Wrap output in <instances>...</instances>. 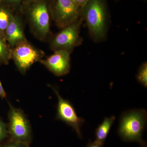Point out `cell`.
I'll list each match as a JSON object with an SVG mask.
<instances>
[{
  "instance_id": "cell-1",
  "label": "cell",
  "mask_w": 147,
  "mask_h": 147,
  "mask_svg": "<svg viewBox=\"0 0 147 147\" xmlns=\"http://www.w3.org/2000/svg\"><path fill=\"white\" fill-rule=\"evenodd\" d=\"M82 17L94 41L100 42L105 39L108 17L105 0H89L82 8Z\"/></svg>"
},
{
  "instance_id": "cell-2",
  "label": "cell",
  "mask_w": 147,
  "mask_h": 147,
  "mask_svg": "<svg viewBox=\"0 0 147 147\" xmlns=\"http://www.w3.org/2000/svg\"><path fill=\"white\" fill-rule=\"evenodd\" d=\"M144 109H133L124 112L120 117L118 133L124 142L146 143L142 139L147 123Z\"/></svg>"
},
{
  "instance_id": "cell-3",
  "label": "cell",
  "mask_w": 147,
  "mask_h": 147,
  "mask_svg": "<svg viewBox=\"0 0 147 147\" xmlns=\"http://www.w3.org/2000/svg\"><path fill=\"white\" fill-rule=\"evenodd\" d=\"M8 124L9 140L30 145L32 141V131L30 121L21 109L9 103Z\"/></svg>"
},
{
  "instance_id": "cell-4",
  "label": "cell",
  "mask_w": 147,
  "mask_h": 147,
  "mask_svg": "<svg viewBox=\"0 0 147 147\" xmlns=\"http://www.w3.org/2000/svg\"><path fill=\"white\" fill-rule=\"evenodd\" d=\"M83 19L82 16L77 21L65 27L55 35L50 42V48L54 51L65 50L71 53L75 47L82 44L80 29Z\"/></svg>"
},
{
  "instance_id": "cell-5",
  "label": "cell",
  "mask_w": 147,
  "mask_h": 147,
  "mask_svg": "<svg viewBox=\"0 0 147 147\" xmlns=\"http://www.w3.org/2000/svg\"><path fill=\"white\" fill-rule=\"evenodd\" d=\"M52 16L57 26L63 29L82 16V8L73 0H53Z\"/></svg>"
},
{
  "instance_id": "cell-6",
  "label": "cell",
  "mask_w": 147,
  "mask_h": 147,
  "mask_svg": "<svg viewBox=\"0 0 147 147\" xmlns=\"http://www.w3.org/2000/svg\"><path fill=\"white\" fill-rule=\"evenodd\" d=\"M31 7L29 18L35 34L39 39L46 38L50 30V16L47 4L43 0H36Z\"/></svg>"
},
{
  "instance_id": "cell-7",
  "label": "cell",
  "mask_w": 147,
  "mask_h": 147,
  "mask_svg": "<svg viewBox=\"0 0 147 147\" xmlns=\"http://www.w3.org/2000/svg\"><path fill=\"white\" fill-rule=\"evenodd\" d=\"M44 55V52L32 46L26 40L12 48L11 59L18 70L24 74L33 64L42 59Z\"/></svg>"
},
{
  "instance_id": "cell-8",
  "label": "cell",
  "mask_w": 147,
  "mask_h": 147,
  "mask_svg": "<svg viewBox=\"0 0 147 147\" xmlns=\"http://www.w3.org/2000/svg\"><path fill=\"white\" fill-rule=\"evenodd\" d=\"M50 87L57 96L58 101L57 107V119L64 122L76 131L79 138H82L81 128L85 120L77 116L73 105L70 101L62 97L57 90L54 87Z\"/></svg>"
},
{
  "instance_id": "cell-9",
  "label": "cell",
  "mask_w": 147,
  "mask_h": 147,
  "mask_svg": "<svg viewBox=\"0 0 147 147\" xmlns=\"http://www.w3.org/2000/svg\"><path fill=\"white\" fill-rule=\"evenodd\" d=\"M54 54L40 62L55 76H64L70 70V53L65 50L54 51Z\"/></svg>"
},
{
  "instance_id": "cell-10",
  "label": "cell",
  "mask_w": 147,
  "mask_h": 147,
  "mask_svg": "<svg viewBox=\"0 0 147 147\" xmlns=\"http://www.w3.org/2000/svg\"><path fill=\"white\" fill-rule=\"evenodd\" d=\"M5 40L12 49L17 44L26 41L20 19L13 15L5 32Z\"/></svg>"
},
{
  "instance_id": "cell-11",
  "label": "cell",
  "mask_w": 147,
  "mask_h": 147,
  "mask_svg": "<svg viewBox=\"0 0 147 147\" xmlns=\"http://www.w3.org/2000/svg\"><path fill=\"white\" fill-rule=\"evenodd\" d=\"M115 120V116L104 119L102 123L96 129V141L103 145Z\"/></svg>"
},
{
  "instance_id": "cell-12",
  "label": "cell",
  "mask_w": 147,
  "mask_h": 147,
  "mask_svg": "<svg viewBox=\"0 0 147 147\" xmlns=\"http://www.w3.org/2000/svg\"><path fill=\"white\" fill-rule=\"evenodd\" d=\"M0 4V36L5 40V32L13 15L8 9Z\"/></svg>"
},
{
  "instance_id": "cell-13",
  "label": "cell",
  "mask_w": 147,
  "mask_h": 147,
  "mask_svg": "<svg viewBox=\"0 0 147 147\" xmlns=\"http://www.w3.org/2000/svg\"><path fill=\"white\" fill-rule=\"evenodd\" d=\"M12 49L5 39L0 36V65L8 64L11 59Z\"/></svg>"
},
{
  "instance_id": "cell-14",
  "label": "cell",
  "mask_w": 147,
  "mask_h": 147,
  "mask_svg": "<svg viewBox=\"0 0 147 147\" xmlns=\"http://www.w3.org/2000/svg\"><path fill=\"white\" fill-rule=\"evenodd\" d=\"M137 79L138 82L142 86L147 88V63L144 62L139 67L137 73Z\"/></svg>"
},
{
  "instance_id": "cell-15",
  "label": "cell",
  "mask_w": 147,
  "mask_h": 147,
  "mask_svg": "<svg viewBox=\"0 0 147 147\" xmlns=\"http://www.w3.org/2000/svg\"><path fill=\"white\" fill-rule=\"evenodd\" d=\"M8 137L7 125L0 119V144Z\"/></svg>"
},
{
  "instance_id": "cell-16",
  "label": "cell",
  "mask_w": 147,
  "mask_h": 147,
  "mask_svg": "<svg viewBox=\"0 0 147 147\" xmlns=\"http://www.w3.org/2000/svg\"><path fill=\"white\" fill-rule=\"evenodd\" d=\"M0 147H30V145L21 142L9 140L7 142L0 144Z\"/></svg>"
},
{
  "instance_id": "cell-17",
  "label": "cell",
  "mask_w": 147,
  "mask_h": 147,
  "mask_svg": "<svg viewBox=\"0 0 147 147\" xmlns=\"http://www.w3.org/2000/svg\"><path fill=\"white\" fill-rule=\"evenodd\" d=\"M102 146L103 145L96 141H95L94 142H92V141H90L86 147H102Z\"/></svg>"
},
{
  "instance_id": "cell-18",
  "label": "cell",
  "mask_w": 147,
  "mask_h": 147,
  "mask_svg": "<svg viewBox=\"0 0 147 147\" xmlns=\"http://www.w3.org/2000/svg\"><path fill=\"white\" fill-rule=\"evenodd\" d=\"M73 1L77 5L82 8L89 0H73Z\"/></svg>"
},
{
  "instance_id": "cell-19",
  "label": "cell",
  "mask_w": 147,
  "mask_h": 147,
  "mask_svg": "<svg viewBox=\"0 0 147 147\" xmlns=\"http://www.w3.org/2000/svg\"><path fill=\"white\" fill-rule=\"evenodd\" d=\"M6 96V93L3 86L1 82L0 81V97L3 99V98H5Z\"/></svg>"
},
{
  "instance_id": "cell-20",
  "label": "cell",
  "mask_w": 147,
  "mask_h": 147,
  "mask_svg": "<svg viewBox=\"0 0 147 147\" xmlns=\"http://www.w3.org/2000/svg\"><path fill=\"white\" fill-rule=\"evenodd\" d=\"M22 1V0H3V3L4 2H7L11 3L18 4L20 3Z\"/></svg>"
},
{
  "instance_id": "cell-21",
  "label": "cell",
  "mask_w": 147,
  "mask_h": 147,
  "mask_svg": "<svg viewBox=\"0 0 147 147\" xmlns=\"http://www.w3.org/2000/svg\"><path fill=\"white\" fill-rule=\"evenodd\" d=\"M24 1L26 2V3L31 2L34 1H36V0H23Z\"/></svg>"
},
{
  "instance_id": "cell-22",
  "label": "cell",
  "mask_w": 147,
  "mask_h": 147,
  "mask_svg": "<svg viewBox=\"0 0 147 147\" xmlns=\"http://www.w3.org/2000/svg\"><path fill=\"white\" fill-rule=\"evenodd\" d=\"M141 145H142V146H141V147H147L146 144V143H145L144 144H143Z\"/></svg>"
},
{
  "instance_id": "cell-23",
  "label": "cell",
  "mask_w": 147,
  "mask_h": 147,
  "mask_svg": "<svg viewBox=\"0 0 147 147\" xmlns=\"http://www.w3.org/2000/svg\"><path fill=\"white\" fill-rule=\"evenodd\" d=\"M3 3L2 1V0H0V4H1V3Z\"/></svg>"
},
{
  "instance_id": "cell-24",
  "label": "cell",
  "mask_w": 147,
  "mask_h": 147,
  "mask_svg": "<svg viewBox=\"0 0 147 147\" xmlns=\"http://www.w3.org/2000/svg\"><path fill=\"white\" fill-rule=\"evenodd\" d=\"M2 1L3 2V0H2Z\"/></svg>"
}]
</instances>
